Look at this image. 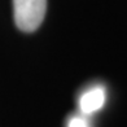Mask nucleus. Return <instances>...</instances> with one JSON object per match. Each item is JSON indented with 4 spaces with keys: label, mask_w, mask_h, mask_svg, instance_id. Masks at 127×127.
<instances>
[{
    "label": "nucleus",
    "mask_w": 127,
    "mask_h": 127,
    "mask_svg": "<svg viewBox=\"0 0 127 127\" xmlns=\"http://www.w3.org/2000/svg\"><path fill=\"white\" fill-rule=\"evenodd\" d=\"M47 10V0H13L16 26L24 32H32L42 25Z\"/></svg>",
    "instance_id": "f257e3e1"
},
{
    "label": "nucleus",
    "mask_w": 127,
    "mask_h": 127,
    "mask_svg": "<svg viewBox=\"0 0 127 127\" xmlns=\"http://www.w3.org/2000/svg\"><path fill=\"white\" fill-rule=\"evenodd\" d=\"M106 101V92L102 86H94L86 90L79 97V109L83 115H90L105 105Z\"/></svg>",
    "instance_id": "f03ea898"
},
{
    "label": "nucleus",
    "mask_w": 127,
    "mask_h": 127,
    "mask_svg": "<svg viewBox=\"0 0 127 127\" xmlns=\"http://www.w3.org/2000/svg\"><path fill=\"white\" fill-rule=\"evenodd\" d=\"M67 127H90L88 121L82 115H71L67 119Z\"/></svg>",
    "instance_id": "7ed1b4c3"
}]
</instances>
